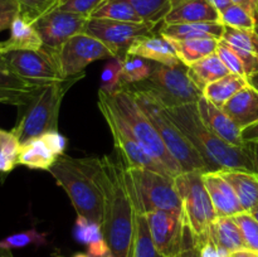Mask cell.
I'll return each instance as SVG.
<instances>
[{
    "mask_svg": "<svg viewBox=\"0 0 258 257\" xmlns=\"http://www.w3.org/2000/svg\"><path fill=\"white\" fill-rule=\"evenodd\" d=\"M73 257H88L87 253H82V252H78V253H76Z\"/></svg>",
    "mask_w": 258,
    "mask_h": 257,
    "instance_id": "57",
    "label": "cell"
},
{
    "mask_svg": "<svg viewBox=\"0 0 258 257\" xmlns=\"http://www.w3.org/2000/svg\"><path fill=\"white\" fill-rule=\"evenodd\" d=\"M197 108L204 125L226 143L239 148L248 145L242 139V130L238 125L221 107L202 96L197 102Z\"/></svg>",
    "mask_w": 258,
    "mask_h": 257,
    "instance_id": "16",
    "label": "cell"
},
{
    "mask_svg": "<svg viewBox=\"0 0 258 257\" xmlns=\"http://www.w3.org/2000/svg\"><path fill=\"white\" fill-rule=\"evenodd\" d=\"M22 143L18 136L10 131L0 130V176L4 178L19 165V154Z\"/></svg>",
    "mask_w": 258,
    "mask_h": 257,
    "instance_id": "32",
    "label": "cell"
},
{
    "mask_svg": "<svg viewBox=\"0 0 258 257\" xmlns=\"http://www.w3.org/2000/svg\"><path fill=\"white\" fill-rule=\"evenodd\" d=\"M20 7V15L28 22L34 23L38 18L55 9L59 0H17Z\"/></svg>",
    "mask_w": 258,
    "mask_h": 257,
    "instance_id": "41",
    "label": "cell"
},
{
    "mask_svg": "<svg viewBox=\"0 0 258 257\" xmlns=\"http://www.w3.org/2000/svg\"><path fill=\"white\" fill-rule=\"evenodd\" d=\"M127 54L138 55L151 62L165 66H175L181 63L176 55L175 48L169 38L159 34H149L139 38L130 45Z\"/></svg>",
    "mask_w": 258,
    "mask_h": 257,
    "instance_id": "18",
    "label": "cell"
},
{
    "mask_svg": "<svg viewBox=\"0 0 258 257\" xmlns=\"http://www.w3.org/2000/svg\"><path fill=\"white\" fill-rule=\"evenodd\" d=\"M232 4H237L239 7H243L244 9H247L248 12H251L252 14L258 10V0H231Z\"/></svg>",
    "mask_w": 258,
    "mask_h": 257,
    "instance_id": "49",
    "label": "cell"
},
{
    "mask_svg": "<svg viewBox=\"0 0 258 257\" xmlns=\"http://www.w3.org/2000/svg\"><path fill=\"white\" fill-rule=\"evenodd\" d=\"M54 53L64 78L81 75L90 63L96 60L115 58L110 48L87 33H80L70 38Z\"/></svg>",
    "mask_w": 258,
    "mask_h": 257,
    "instance_id": "11",
    "label": "cell"
},
{
    "mask_svg": "<svg viewBox=\"0 0 258 257\" xmlns=\"http://www.w3.org/2000/svg\"><path fill=\"white\" fill-rule=\"evenodd\" d=\"M219 23H222L224 27L252 32L254 29V14L244 9L243 7L231 4L223 12L219 13Z\"/></svg>",
    "mask_w": 258,
    "mask_h": 257,
    "instance_id": "37",
    "label": "cell"
},
{
    "mask_svg": "<svg viewBox=\"0 0 258 257\" xmlns=\"http://www.w3.org/2000/svg\"><path fill=\"white\" fill-rule=\"evenodd\" d=\"M229 252L221 248L214 243L213 239L209 236L208 241L201 244V257H228Z\"/></svg>",
    "mask_w": 258,
    "mask_h": 257,
    "instance_id": "47",
    "label": "cell"
},
{
    "mask_svg": "<svg viewBox=\"0 0 258 257\" xmlns=\"http://www.w3.org/2000/svg\"><path fill=\"white\" fill-rule=\"evenodd\" d=\"M127 88L134 93L139 105L141 106L144 112L154 123L164 145L168 149L170 155L175 159L176 163L179 164L181 171H209V168L204 159L197 151L193 144L181 133L180 128L169 117L165 108L149 93L131 87Z\"/></svg>",
    "mask_w": 258,
    "mask_h": 257,
    "instance_id": "6",
    "label": "cell"
},
{
    "mask_svg": "<svg viewBox=\"0 0 258 257\" xmlns=\"http://www.w3.org/2000/svg\"><path fill=\"white\" fill-rule=\"evenodd\" d=\"M156 251L161 257H176L185 243L188 226L181 209L145 214Z\"/></svg>",
    "mask_w": 258,
    "mask_h": 257,
    "instance_id": "14",
    "label": "cell"
},
{
    "mask_svg": "<svg viewBox=\"0 0 258 257\" xmlns=\"http://www.w3.org/2000/svg\"><path fill=\"white\" fill-rule=\"evenodd\" d=\"M203 180L217 216L234 217L244 212L234 189L218 170L204 171Z\"/></svg>",
    "mask_w": 258,
    "mask_h": 257,
    "instance_id": "17",
    "label": "cell"
},
{
    "mask_svg": "<svg viewBox=\"0 0 258 257\" xmlns=\"http://www.w3.org/2000/svg\"><path fill=\"white\" fill-rule=\"evenodd\" d=\"M128 257H134V248H133V252H131L130 256H128Z\"/></svg>",
    "mask_w": 258,
    "mask_h": 257,
    "instance_id": "58",
    "label": "cell"
},
{
    "mask_svg": "<svg viewBox=\"0 0 258 257\" xmlns=\"http://www.w3.org/2000/svg\"><path fill=\"white\" fill-rule=\"evenodd\" d=\"M219 22V13L207 0H175L163 24Z\"/></svg>",
    "mask_w": 258,
    "mask_h": 257,
    "instance_id": "21",
    "label": "cell"
},
{
    "mask_svg": "<svg viewBox=\"0 0 258 257\" xmlns=\"http://www.w3.org/2000/svg\"><path fill=\"white\" fill-rule=\"evenodd\" d=\"M0 257H14L12 253V249L0 248Z\"/></svg>",
    "mask_w": 258,
    "mask_h": 257,
    "instance_id": "55",
    "label": "cell"
},
{
    "mask_svg": "<svg viewBox=\"0 0 258 257\" xmlns=\"http://www.w3.org/2000/svg\"><path fill=\"white\" fill-rule=\"evenodd\" d=\"M224 25L219 22L183 23V24H163L160 33L169 39L185 40L197 38H216L221 40Z\"/></svg>",
    "mask_w": 258,
    "mask_h": 257,
    "instance_id": "25",
    "label": "cell"
},
{
    "mask_svg": "<svg viewBox=\"0 0 258 257\" xmlns=\"http://www.w3.org/2000/svg\"><path fill=\"white\" fill-rule=\"evenodd\" d=\"M131 198L144 214L155 211L181 209V201L173 176L145 168H127Z\"/></svg>",
    "mask_w": 258,
    "mask_h": 257,
    "instance_id": "9",
    "label": "cell"
},
{
    "mask_svg": "<svg viewBox=\"0 0 258 257\" xmlns=\"http://www.w3.org/2000/svg\"><path fill=\"white\" fill-rule=\"evenodd\" d=\"M135 9L141 20L149 24L163 23L173 8L175 0H126Z\"/></svg>",
    "mask_w": 258,
    "mask_h": 257,
    "instance_id": "33",
    "label": "cell"
},
{
    "mask_svg": "<svg viewBox=\"0 0 258 257\" xmlns=\"http://www.w3.org/2000/svg\"><path fill=\"white\" fill-rule=\"evenodd\" d=\"M211 238L214 243L227 252L248 249L243 234L233 217H218L211 228Z\"/></svg>",
    "mask_w": 258,
    "mask_h": 257,
    "instance_id": "27",
    "label": "cell"
},
{
    "mask_svg": "<svg viewBox=\"0 0 258 257\" xmlns=\"http://www.w3.org/2000/svg\"><path fill=\"white\" fill-rule=\"evenodd\" d=\"M58 156L50 150L42 136L33 138L22 144L19 154V165L37 170H49L57 161Z\"/></svg>",
    "mask_w": 258,
    "mask_h": 257,
    "instance_id": "26",
    "label": "cell"
},
{
    "mask_svg": "<svg viewBox=\"0 0 258 257\" xmlns=\"http://www.w3.org/2000/svg\"><path fill=\"white\" fill-rule=\"evenodd\" d=\"M251 144H252V158H253L254 173L258 175V143H251Z\"/></svg>",
    "mask_w": 258,
    "mask_h": 257,
    "instance_id": "52",
    "label": "cell"
},
{
    "mask_svg": "<svg viewBox=\"0 0 258 257\" xmlns=\"http://www.w3.org/2000/svg\"><path fill=\"white\" fill-rule=\"evenodd\" d=\"M122 59L121 57L111 58L101 72L100 91L106 95H113L125 87L122 82Z\"/></svg>",
    "mask_w": 258,
    "mask_h": 257,
    "instance_id": "36",
    "label": "cell"
},
{
    "mask_svg": "<svg viewBox=\"0 0 258 257\" xmlns=\"http://www.w3.org/2000/svg\"><path fill=\"white\" fill-rule=\"evenodd\" d=\"M87 20L88 18L83 15L55 8L38 18L33 24L42 38L43 45L50 50H57L70 38L85 33Z\"/></svg>",
    "mask_w": 258,
    "mask_h": 257,
    "instance_id": "15",
    "label": "cell"
},
{
    "mask_svg": "<svg viewBox=\"0 0 258 257\" xmlns=\"http://www.w3.org/2000/svg\"><path fill=\"white\" fill-rule=\"evenodd\" d=\"M155 25L149 23L118 22V20L88 18L85 33L97 38L106 47L110 48L115 57L123 58L127 54L130 45L139 38L154 32Z\"/></svg>",
    "mask_w": 258,
    "mask_h": 257,
    "instance_id": "13",
    "label": "cell"
},
{
    "mask_svg": "<svg viewBox=\"0 0 258 257\" xmlns=\"http://www.w3.org/2000/svg\"><path fill=\"white\" fill-rule=\"evenodd\" d=\"M133 199V198H131ZM135 209V234H134V257H161L156 251L149 231L146 217L134 203Z\"/></svg>",
    "mask_w": 258,
    "mask_h": 257,
    "instance_id": "31",
    "label": "cell"
},
{
    "mask_svg": "<svg viewBox=\"0 0 258 257\" xmlns=\"http://www.w3.org/2000/svg\"><path fill=\"white\" fill-rule=\"evenodd\" d=\"M42 85L43 83H34L24 80L13 72L12 68L0 54V103L20 107L27 103L33 93Z\"/></svg>",
    "mask_w": 258,
    "mask_h": 257,
    "instance_id": "19",
    "label": "cell"
},
{
    "mask_svg": "<svg viewBox=\"0 0 258 257\" xmlns=\"http://www.w3.org/2000/svg\"><path fill=\"white\" fill-rule=\"evenodd\" d=\"M221 40L229 45L241 58L247 78L258 72V54L254 45L253 30L249 32V30L224 27Z\"/></svg>",
    "mask_w": 258,
    "mask_h": 257,
    "instance_id": "22",
    "label": "cell"
},
{
    "mask_svg": "<svg viewBox=\"0 0 258 257\" xmlns=\"http://www.w3.org/2000/svg\"><path fill=\"white\" fill-rule=\"evenodd\" d=\"M73 237L77 242L88 246L92 242L103 238L102 226L97 222H93L77 214V219L73 227Z\"/></svg>",
    "mask_w": 258,
    "mask_h": 257,
    "instance_id": "39",
    "label": "cell"
},
{
    "mask_svg": "<svg viewBox=\"0 0 258 257\" xmlns=\"http://www.w3.org/2000/svg\"><path fill=\"white\" fill-rule=\"evenodd\" d=\"M256 257H258V254H257V256H256Z\"/></svg>",
    "mask_w": 258,
    "mask_h": 257,
    "instance_id": "60",
    "label": "cell"
},
{
    "mask_svg": "<svg viewBox=\"0 0 258 257\" xmlns=\"http://www.w3.org/2000/svg\"><path fill=\"white\" fill-rule=\"evenodd\" d=\"M248 85L249 82L247 77L229 73L226 77L221 78V80L216 81V82H212L211 85L207 86L202 91V95L207 100L211 101L212 103L222 108L227 101L231 100L237 92L243 90Z\"/></svg>",
    "mask_w": 258,
    "mask_h": 257,
    "instance_id": "30",
    "label": "cell"
},
{
    "mask_svg": "<svg viewBox=\"0 0 258 257\" xmlns=\"http://www.w3.org/2000/svg\"><path fill=\"white\" fill-rule=\"evenodd\" d=\"M203 173L201 170L183 171L174 178L186 226L193 232L199 246L208 241L212 226L218 218L204 184Z\"/></svg>",
    "mask_w": 258,
    "mask_h": 257,
    "instance_id": "8",
    "label": "cell"
},
{
    "mask_svg": "<svg viewBox=\"0 0 258 257\" xmlns=\"http://www.w3.org/2000/svg\"><path fill=\"white\" fill-rule=\"evenodd\" d=\"M232 185L244 212H252L258 207V175L246 170H218Z\"/></svg>",
    "mask_w": 258,
    "mask_h": 257,
    "instance_id": "24",
    "label": "cell"
},
{
    "mask_svg": "<svg viewBox=\"0 0 258 257\" xmlns=\"http://www.w3.org/2000/svg\"><path fill=\"white\" fill-rule=\"evenodd\" d=\"M83 77L85 72L58 82L43 83L27 103L20 106L18 121L12 130L20 143L58 130V117L63 97Z\"/></svg>",
    "mask_w": 258,
    "mask_h": 257,
    "instance_id": "4",
    "label": "cell"
},
{
    "mask_svg": "<svg viewBox=\"0 0 258 257\" xmlns=\"http://www.w3.org/2000/svg\"><path fill=\"white\" fill-rule=\"evenodd\" d=\"M19 14L20 7L17 0H0V33L10 29Z\"/></svg>",
    "mask_w": 258,
    "mask_h": 257,
    "instance_id": "44",
    "label": "cell"
},
{
    "mask_svg": "<svg viewBox=\"0 0 258 257\" xmlns=\"http://www.w3.org/2000/svg\"><path fill=\"white\" fill-rule=\"evenodd\" d=\"M97 179L103 193V238L113 257H128L134 248L135 209L122 156L100 158Z\"/></svg>",
    "mask_w": 258,
    "mask_h": 257,
    "instance_id": "1",
    "label": "cell"
},
{
    "mask_svg": "<svg viewBox=\"0 0 258 257\" xmlns=\"http://www.w3.org/2000/svg\"><path fill=\"white\" fill-rule=\"evenodd\" d=\"M126 87L149 93L165 108L197 103L203 96L202 91L190 80L188 67L183 63L165 66L154 62L153 71L144 82Z\"/></svg>",
    "mask_w": 258,
    "mask_h": 257,
    "instance_id": "7",
    "label": "cell"
},
{
    "mask_svg": "<svg viewBox=\"0 0 258 257\" xmlns=\"http://www.w3.org/2000/svg\"><path fill=\"white\" fill-rule=\"evenodd\" d=\"M154 62L138 57L126 54L122 59V82L123 86L136 85L144 82L153 71Z\"/></svg>",
    "mask_w": 258,
    "mask_h": 257,
    "instance_id": "35",
    "label": "cell"
},
{
    "mask_svg": "<svg viewBox=\"0 0 258 257\" xmlns=\"http://www.w3.org/2000/svg\"><path fill=\"white\" fill-rule=\"evenodd\" d=\"M98 108L110 128L115 144L116 153L122 156L127 168H145L165 175L173 176L163 163L154 158L136 140L120 116L115 112L102 91H98ZM174 178V176H173Z\"/></svg>",
    "mask_w": 258,
    "mask_h": 257,
    "instance_id": "10",
    "label": "cell"
},
{
    "mask_svg": "<svg viewBox=\"0 0 258 257\" xmlns=\"http://www.w3.org/2000/svg\"><path fill=\"white\" fill-rule=\"evenodd\" d=\"M248 82L252 87H254L256 90H258V72L254 73L253 76H251V77L248 78Z\"/></svg>",
    "mask_w": 258,
    "mask_h": 257,
    "instance_id": "54",
    "label": "cell"
},
{
    "mask_svg": "<svg viewBox=\"0 0 258 257\" xmlns=\"http://www.w3.org/2000/svg\"><path fill=\"white\" fill-rule=\"evenodd\" d=\"M58 257H62V256H58Z\"/></svg>",
    "mask_w": 258,
    "mask_h": 257,
    "instance_id": "59",
    "label": "cell"
},
{
    "mask_svg": "<svg viewBox=\"0 0 258 257\" xmlns=\"http://www.w3.org/2000/svg\"><path fill=\"white\" fill-rule=\"evenodd\" d=\"M175 48L176 55L184 66L194 65L198 60L217 52L219 39L216 38H197V39L174 40L170 39Z\"/></svg>",
    "mask_w": 258,
    "mask_h": 257,
    "instance_id": "29",
    "label": "cell"
},
{
    "mask_svg": "<svg viewBox=\"0 0 258 257\" xmlns=\"http://www.w3.org/2000/svg\"><path fill=\"white\" fill-rule=\"evenodd\" d=\"M176 257H201V246H199L196 236H194L190 229H188L183 249Z\"/></svg>",
    "mask_w": 258,
    "mask_h": 257,
    "instance_id": "46",
    "label": "cell"
},
{
    "mask_svg": "<svg viewBox=\"0 0 258 257\" xmlns=\"http://www.w3.org/2000/svg\"><path fill=\"white\" fill-rule=\"evenodd\" d=\"M42 138L44 139L47 145L50 148V150H52L58 158L64 155V150L66 148H67V139H66V136H63L59 131H49V133H45L44 135H42Z\"/></svg>",
    "mask_w": 258,
    "mask_h": 257,
    "instance_id": "45",
    "label": "cell"
},
{
    "mask_svg": "<svg viewBox=\"0 0 258 257\" xmlns=\"http://www.w3.org/2000/svg\"><path fill=\"white\" fill-rule=\"evenodd\" d=\"M222 110L241 130L258 122V90L248 85L227 101Z\"/></svg>",
    "mask_w": 258,
    "mask_h": 257,
    "instance_id": "20",
    "label": "cell"
},
{
    "mask_svg": "<svg viewBox=\"0 0 258 257\" xmlns=\"http://www.w3.org/2000/svg\"><path fill=\"white\" fill-rule=\"evenodd\" d=\"M207 2H208L218 13L223 12L227 7H229V5L232 4L231 0H207Z\"/></svg>",
    "mask_w": 258,
    "mask_h": 257,
    "instance_id": "50",
    "label": "cell"
},
{
    "mask_svg": "<svg viewBox=\"0 0 258 257\" xmlns=\"http://www.w3.org/2000/svg\"><path fill=\"white\" fill-rule=\"evenodd\" d=\"M9 30V38L0 42V54H5L12 50L40 49L44 47L34 24L28 22L20 14L15 18Z\"/></svg>",
    "mask_w": 258,
    "mask_h": 257,
    "instance_id": "23",
    "label": "cell"
},
{
    "mask_svg": "<svg viewBox=\"0 0 258 257\" xmlns=\"http://www.w3.org/2000/svg\"><path fill=\"white\" fill-rule=\"evenodd\" d=\"M249 213H252V216H253L254 218H256L258 221V207H257V208H254L252 212H249Z\"/></svg>",
    "mask_w": 258,
    "mask_h": 257,
    "instance_id": "56",
    "label": "cell"
},
{
    "mask_svg": "<svg viewBox=\"0 0 258 257\" xmlns=\"http://www.w3.org/2000/svg\"><path fill=\"white\" fill-rule=\"evenodd\" d=\"M90 18L118 20V22L143 23L131 4L126 0H105ZM145 23V22H144Z\"/></svg>",
    "mask_w": 258,
    "mask_h": 257,
    "instance_id": "34",
    "label": "cell"
},
{
    "mask_svg": "<svg viewBox=\"0 0 258 257\" xmlns=\"http://www.w3.org/2000/svg\"><path fill=\"white\" fill-rule=\"evenodd\" d=\"M243 234L244 242L249 251L258 254V221L249 212H242L233 217Z\"/></svg>",
    "mask_w": 258,
    "mask_h": 257,
    "instance_id": "40",
    "label": "cell"
},
{
    "mask_svg": "<svg viewBox=\"0 0 258 257\" xmlns=\"http://www.w3.org/2000/svg\"><path fill=\"white\" fill-rule=\"evenodd\" d=\"M98 166L100 158L62 155L48 171L52 174L55 183L64 189L78 216L86 217L102 226L105 204L97 179Z\"/></svg>",
    "mask_w": 258,
    "mask_h": 257,
    "instance_id": "3",
    "label": "cell"
},
{
    "mask_svg": "<svg viewBox=\"0 0 258 257\" xmlns=\"http://www.w3.org/2000/svg\"><path fill=\"white\" fill-rule=\"evenodd\" d=\"M13 72L34 83H49L66 80L60 72L54 50L40 49L12 50L2 54Z\"/></svg>",
    "mask_w": 258,
    "mask_h": 257,
    "instance_id": "12",
    "label": "cell"
},
{
    "mask_svg": "<svg viewBox=\"0 0 258 257\" xmlns=\"http://www.w3.org/2000/svg\"><path fill=\"white\" fill-rule=\"evenodd\" d=\"M188 75L194 85L199 90L203 91L212 82H216V81L229 75V71L227 70L224 63L222 62V59L216 52L208 57L203 58V59L198 60L194 65L189 66Z\"/></svg>",
    "mask_w": 258,
    "mask_h": 257,
    "instance_id": "28",
    "label": "cell"
},
{
    "mask_svg": "<svg viewBox=\"0 0 258 257\" xmlns=\"http://www.w3.org/2000/svg\"><path fill=\"white\" fill-rule=\"evenodd\" d=\"M257 253L249 251V249H239V251H234L229 253L228 257H256Z\"/></svg>",
    "mask_w": 258,
    "mask_h": 257,
    "instance_id": "51",
    "label": "cell"
},
{
    "mask_svg": "<svg viewBox=\"0 0 258 257\" xmlns=\"http://www.w3.org/2000/svg\"><path fill=\"white\" fill-rule=\"evenodd\" d=\"M253 34H254V45H256V50H257V54H258V10L256 13H254Z\"/></svg>",
    "mask_w": 258,
    "mask_h": 257,
    "instance_id": "53",
    "label": "cell"
},
{
    "mask_svg": "<svg viewBox=\"0 0 258 257\" xmlns=\"http://www.w3.org/2000/svg\"><path fill=\"white\" fill-rule=\"evenodd\" d=\"M105 0H59L57 8L64 12L75 13L90 18L92 13L100 7Z\"/></svg>",
    "mask_w": 258,
    "mask_h": 257,
    "instance_id": "43",
    "label": "cell"
},
{
    "mask_svg": "<svg viewBox=\"0 0 258 257\" xmlns=\"http://www.w3.org/2000/svg\"><path fill=\"white\" fill-rule=\"evenodd\" d=\"M106 97H107L111 107L115 110V112L120 116L121 120L127 126L134 138L145 148V150L150 155H153L160 163H163L169 169L174 178L183 173L179 164L176 163L175 159L170 155L168 149L164 145L154 123L146 116L134 93L127 87L121 88L113 95H106Z\"/></svg>",
    "mask_w": 258,
    "mask_h": 257,
    "instance_id": "5",
    "label": "cell"
},
{
    "mask_svg": "<svg viewBox=\"0 0 258 257\" xmlns=\"http://www.w3.org/2000/svg\"><path fill=\"white\" fill-rule=\"evenodd\" d=\"M30 244H34V246L48 244L47 232H39L35 228H30L28 231L10 234L5 238L0 239V248L5 249L23 248V247L30 246Z\"/></svg>",
    "mask_w": 258,
    "mask_h": 257,
    "instance_id": "38",
    "label": "cell"
},
{
    "mask_svg": "<svg viewBox=\"0 0 258 257\" xmlns=\"http://www.w3.org/2000/svg\"><path fill=\"white\" fill-rule=\"evenodd\" d=\"M165 111L201 154L208 165L209 171L228 169L254 173L252 144L248 143L247 146L239 148L226 143L223 139L217 136L203 123L198 113L197 103L165 108Z\"/></svg>",
    "mask_w": 258,
    "mask_h": 257,
    "instance_id": "2",
    "label": "cell"
},
{
    "mask_svg": "<svg viewBox=\"0 0 258 257\" xmlns=\"http://www.w3.org/2000/svg\"><path fill=\"white\" fill-rule=\"evenodd\" d=\"M242 139L244 143H258V122L242 130Z\"/></svg>",
    "mask_w": 258,
    "mask_h": 257,
    "instance_id": "48",
    "label": "cell"
},
{
    "mask_svg": "<svg viewBox=\"0 0 258 257\" xmlns=\"http://www.w3.org/2000/svg\"><path fill=\"white\" fill-rule=\"evenodd\" d=\"M217 54L221 58L222 62L224 63V66L227 67V70L229 71V73H233V75H239V76H246V71H244V66L242 63L241 58L237 55V53L232 49L229 45H227L226 43L219 40L218 48H217Z\"/></svg>",
    "mask_w": 258,
    "mask_h": 257,
    "instance_id": "42",
    "label": "cell"
}]
</instances>
